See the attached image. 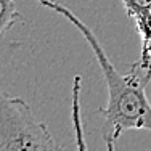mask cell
<instances>
[{"instance_id":"cell-1","label":"cell","mask_w":151,"mask_h":151,"mask_svg":"<svg viewBox=\"0 0 151 151\" xmlns=\"http://www.w3.org/2000/svg\"><path fill=\"white\" fill-rule=\"evenodd\" d=\"M35 2L66 18L84 35L93 56L98 61L108 90L106 106L100 108L98 113L103 117V138L116 142L127 130L151 132V103L146 93L148 84L151 82V61L138 60L132 64L129 73H119L96 39L95 32L68 6L55 0H35Z\"/></svg>"},{"instance_id":"cell-2","label":"cell","mask_w":151,"mask_h":151,"mask_svg":"<svg viewBox=\"0 0 151 151\" xmlns=\"http://www.w3.org/2000/svg\"><path fill=\"white\" fill-rule=\"evenodd\" d=\"M0 151H64L29 103L0 92Z\"/></svg>"},{"instance_id":"cell-3","label":"cell","mask_w":151,"mask_h":151,"mask_svg":"<svg viewBox=\"0 0 151 151\" xmlns=\"http://www.w3.org/2000/svg\"><path fill=\"white\" fill-rule=\"evenodd\" d=\"M81 90H82V77L77 74V76H74V81H73L71 117H73V124H74L76 150L87 151V143H85V134H84V122H82V113H81Z\"/></svg>"},{"instance_id":"cell-4","label":"cell","mask_w":151,"mask_h":151,"mask_svg":"<svg viewBox=\"0 0 151 151\" xmlns=\"http://www.w3.org/2000/svg\"><path fill=\"white\" fill-rule=\"evenodd\" d=\"M122 3L140 35L151 29V0H122Z\"/></svg>"},{"instance_id":"cell-5","label":"cell","mask_w":151,"mask_h":151,"mask_svg":"<svg viewBox=\"0 0 151 151\" xmlns=\"http://www.w3.org/2000/svg\"><path fill=\"white\" fill-rule=\"evenodd\" d=\"M19 18L21 15L16 10L15 0H0V39L15 26Z\"/></svg>"},{"instance_id":"cell-6","label":"cell","mask_w":151,"mask_h":151,"mask_svg":"<svg viewBox=\"0 0 151 151\" xmlns=\"http://www.w3.org/2000/svg\"><path fill=\"white\" fill-rule=\"evenodd\" d=\"M105 143H106V151H116V142L114 140H105Z\"/></svg>"}]
</instances>
